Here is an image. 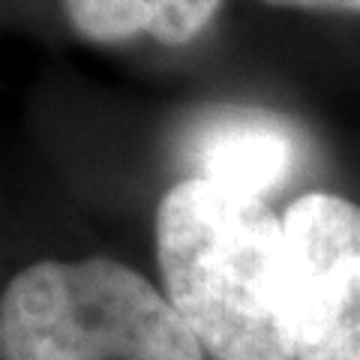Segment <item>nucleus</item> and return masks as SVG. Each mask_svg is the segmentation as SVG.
<instances>
[{
    "instance_id": "obj_1",
    "label": "nucleus",
    "mask_w": 360,
    "mask_h": 360,
    "mask_svg": "<svg viewBox=\"0 0 360 360\" xmlns=\"http://www.w3.org/2000/svg\"><path fill=\"white\" fill-rule=\"evenodd\" d=\"M165 297L213 360H297L283 217L264 198L186 177L156 207Z\"/></svg>"
},
{
    "instance_id": "obj_2",
    "label": "nucleus",
    "mask_w": 360,
    "mask_h": 360,
    "mask_svg": "<svg viewBox=\"0 0 360 360\" xmlns=\"http://www.w3.org/2000/svg\"><path fill=\"white\" fill-rule=\"evenodd\" d=\"M0 360H205V348L139 270L45 258L4 288Z\"/></svg>"
},
{
    "instance_id": "obj_3",
    "label": "nucleus",
    "mask_w": 360,
    "mask_h": 360,
    "mask_svg": "<svg viewBox=\"0 0 360 360\" xmlns=\"http://www.w3.org/2000/svg\"><path fill=\"white\" fill-rule=\"evenodd\" d=\"M283 229L297 360H360V205L307 193Z\"/></svg>"
},
{
    "instance_id": "obj_4",
    "label": "nucleus",
    "mask_w": 360,
    "mask_h": 360,
    "mask_svg": "<svg viewBox=\"0 0 360 360\" xmlns=\"http://www.w3.org/2000/svg\"><path fill=\"white\" fill-rule=\"evenodd\" d=\"M186 162L193 177L264 198L297 168V135L262 111H222L193 132Z\"/></svg>"
},
{
    "instance_id": "obj_5",
    "label": "nucleus",
    "mask_w": 360,
    "mask_h": 360,
    "mask_svg": "<svg viewBox=\"0 0 360 360\" xmlns=\"http://www.w3.org/2000/svg\"><path fill=\"white\" fill-rule=\"evenodd\" d=\"M70 25L90 42H129L150 37L153 13L148 0H60Z\"/></svg>"
},
{
    "instance_id": "obj_6",
    "label": "nucleus",
    "mask_w": 360,
    "mask_h": 360,
    "mask_svg": "<svg viewBox=\"0 0 360 360\" xmlns=\"http://www.w3.org/2000/svg\"><path fill=\"white\" fill-rule=\"evenodd\" d=\"M148 4L153 13L150 37L162 45H186L210 27L222 0H148Z\"/></svg>"
},
{
    "instance_id": "obj_7",
    "label": "nucleus",
    "mask_w": 360,
    "mask_h": 360,
    "mask_svg": "<svg viewBox=\"0 0 360 360\" xmlns=\"http://www.w3.org/2000/svg\"><path fill=\"white\" fill-rule=\"evenodd\" d=\"M270 6L312 9V13H352L360 15V0H264Z\"/></svg>"
}]
</instances>
